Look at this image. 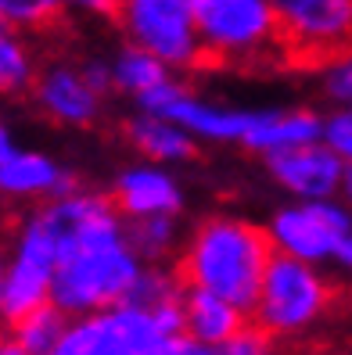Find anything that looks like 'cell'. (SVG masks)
Wrapping results in <instances>:
<instances>
[{
	"instance_id": "1",
	"label": "cell",
	"mask_w": 352,
	"mask_h": 355,
	"mask_svg": "<svg viewBox=\"0 0 352 355\" xmlns=\"http://www.w3.org/2000/svg\"><path fill=\"white\" fill-rule=\"evenodd\" d=\"M270 259L274 241L266 226L234 212H212L187 230L176 255V273L187 287L216 291L252 312Z\"/></svg>"
},
{
	"instance_id": "2",
	"label": "cell",
	"mask_w": 352,
	"mask_h": 355,
	"mask_svg": "<svg viewBox=\"0 0 352 355\" xmlns=\"http://www.w3.org/2000/svg\"><path fill=\"white\" fill-rule=\"evenodd\" d=\"M194 22L209 65L270 69L292 61L270 0H194Z\"/></svg>"
},
{
	"instance_id": "3",
	"label": "cell",
	"mask_w": 352,
	"mask_h": 355,
	"mask_svg": "<svg viewBox=\"0 0 352 355\" xmlns=\"http://www.w3.org/2000/svg\"><path fill=\"white\" fill-rule=\"evenodd\" d=\"M180 302L173 305L122 302L97 312H83V316H69L58 345L47 355H133L158 338L183 334Z\"/></svg>"
},
{
	"instance_id": "4",
	"label": "cell",
	"mask_w": 352,
	"mask_h": 355,
	"mask_svg": "<svg viewBox=\"0 0 352 355\" xmlns=\"http://www.w3.org/2000/svg\"><path fill=\"white\" fill-rule=\"evenodd\" d=\"M330 305H335V287L324 266L274 252L259 298L252 305V323L262 327L270 338H302L324 323Z\"/></svg>"
},
{
	"instance_id": "5",
	"label": "cell",
	"mask_w": 352,
	"mask_h": 355,
	"mask_svg": "<svg viewBox=\"0 0 352 355\" xmlns=\"http://www.w3.org/2000/svg\"><path fill=\"white\" fill-rule=\"evenodd\" d=\"M61 262V237L44 205H33L18 219L4 248V280H0V320L15 323L18 316L51 302L54 273Z\"/></svg>"
},
{
	"instance_id": "6",
	"label": "cell",
	"mask_w": 352,
	"mask_h": 355,
	"mask_svg": "<svg viewBox=\"0 0 352 355\" xmlns=\"http://www.w3.org/2000/svg\"><path fill=\"white\" fill-rule=\"evenodd\" d=\"M112 22L126 44L155 54L176 76L209 65L194 22V0H119Z\"/></svg>"
},
{
	"instance_id": "7",
	"label": "cell",
	"mask_w": 352,
	"mask_h": 355,
	"mask_svg": "<svg viewBox=\"0 0 352 355\" xmlns=\"http://www.w3.org/2000/svg\"><path fill=\"white\" fill-rule=\"evenodd\" d=\"M349 230H352V208L342 198L280 205L270 216V223H266L274 252L313 262V266L335 262L342 241L349 237Z\"/></svg>"
},
{
	"instance_id": "8",
	"label": "cell",
	"mask_w": 352,
	"mask_h": 355,
	"mask_svg": "<svg viewBox=\"0 0 352 355\" xmlns=\"http://www.w3.org/2000/svg\"><path fill=\"white\" fill-rule=\"evenodd\" d=\"M133 108L180 122L191 137H198V144H234V148H244L248 126H252V108L194 94L180 76H169L155 90L137 97Z\"/></svg>"
},
{
	"instance_id": "9",
	"label": "cell",
	"mask_w": 352,
	"mask_h": 355,
	"mask_svg": "<svg viewBox=\"0 0 352 355\" xmlns=\"http://www.w3.org/2000/svg\"><path fill=\"white\" fill-rule=\"evenodd\" d=\"M292 61L324 65L352 47V0H270Z\"/></svg>"
},
{
	"instance_id": "10",
	"label": "cell",
	"mask_w": 352,
	"mask_h": 355,
	"mask_svg": "<svg viewBox=\"0 0 352 355\" xmlns=\"http://www.w3.org/2000/svg\"><path fill=\"white\" fill-rule=\"evenodd\" d=\"M29 94L36 101V108L44 112V119H51L54 126H65V130L97 126L101 115H105V101H108V94L87 76L83 61H65V58H54L47 65H40Z\"/></svg>"
},
{
	"instance_id": "11",
	"label": "cell",
	"mask_w": 352,
	"mask_h": 355,
	"mask_svg": "<svg viewBox=\"0 0 352 355\" xmlns=\"http://www.w3.org/2000/svg\"><path fill=\"white\" fill-rule=\"evenodd\" d=\"M262 165H266V176L295 201H320V198L342 194L345 158L324 140L299 144V148H287V151H274L262 158Z\"/></svg>"
},
{
	"instance_id": "12",
	"label": "cell",
	"mask_w": 352,
	"mask_h": 355,
	"mask_svg": "<svg viewBox=\"0 0 352 355\" xmlns=\"http://www.w3.org/2000/svg\"><path fill=\"white\" fill-rule=\"evenodd\" d=\"M108 198L122 212V219H148V216H183L187 208V191L176 176L173 165L158 162H130L115 173Z\"/></svg>"
},
{
	"instance_id": "13",
	"label": "cell",
	"mask_w": 352,
	"mask_h": 355,
	"mask_svg": "<svg viewBox=\"0 0 352 355\" xmlns=\"http://www.w3.org/2000/svg\"><path fill=\"white\" fill-rule=\"evenodd\" d=\"M76 187H79L76 173L47 151L18 148L11 158L0 162V201L33 208V205L69 194Z\"/></svg>"
},
{
	"instance_id": "14",
	"label": "cell",
	"mask_w": 352,
	"mask_h": 355,
	"mask_svg": "<svg viewBox=\"0 0 352 355\" xmlns=\"http://www.w3.org/2000/svg\"><path fill=\"white\" fill-rule=\"evenodd\" d=\"M313 140H324V115L317 108H305V104H255L244 151L266 158L274 151H287Z\"/></svg>"
},
{
	"instance_id": "15",
	"label": "cell",
	"mask_w": 352,
	"mask_h": 355,
	"mask_svg": "<svg viewBox=\"0 0 352 355\" xmlns=\"http://www.w3.org/2000/svg\"><path fill=\"white\" fill-rule=\"evenodd\" d=\"M126 144L148 162H158V165H187L194 155H198V137H191L180 122L165 119V115H155V112H140L133 108V115L126 119Z\"/></svg>"
},
{
	"instance_id": "16",
	"label": "cell",
	"mask_w": 352,
	"mask_h": 355,
	"mask_svg": "<svg viewBox=\"0 0 352 355\" xmlns=\"http://www.w3.org/2000/svg\"><path fill=\"white\" fill-rule=\"evenodd\" d=\"M183 334L201 345H223L248 327L252 312L205 287H183Z\"/></svg>"
},
{
	"instance_id": "17",
	"label": "cell",
	"mask_w": 352,
	"mask_h": 355,
	"mask_svg": "<svg viewBox=\"0 0 352 355\" xmlns=\"http://www.w3.org/2000/svg\"><path fill=\"white\" fill-rule=\"evenodd\" d=\"M36 72H40V61L29 33L0 22V97H18L33 90Z\"/></svg>"
},
{
	"instance_id": "18",
	"label": "cell",
	"mask_w": 352,
	"mask_h": 355,
	"mask_svg": "<svg viewBox=\"0 0 352 355\" xmlns=\"http://www.w3.org/2000/svg\"><path fill=\"white\" fill-rule=\"evenodd\" d=\"M169 76H176L169 65H162L155 54L140 51L133 44H122L112 54V87H115V94L130 97V101H137L148 90H155L158 83H165Z\"/></svg>"
},
{
	"instance_id": "19",
	"label": "cell",
	"mask_w": 352,
	"mask_h": 355,
	"mask_svg": "<svg viewBox=\"0 0 352 355\" xmlns=\"http://www.w3.org/2000/svg\"><path fill=\"white\" fill-rule=\"evenodd\" d=\"M126 234L144 262H169L183 248V226L180 216H148V219H126Z\"/></svg>"
},
{
	"instance_id": "20",
	"label": "cell",
	"mask_w": 352,
	"mask_h": 355,
	"mask_svg": "<svg viewBox=\"0 0 352 355\" xmlns=\"http://www.w3.org/2000/svg\"><path fill=\"white\" fill-rule=\"evenodd\" d=\"M65 323H69V312H61L54 302H47V305L26 312V316H18L11 323V338L22 345L26 352H33V355H47L58 345Z\"/></svg>"
},
{
	"instance_id": "21",
	"label": "cell",
	"mask_w": 352,
	"mask_h": 355,
	"mask_svg": "<svg viewBox=\"0 0 352 355\" xmlns=\"http://www.w3.org/2000/svg\"><path fill=\"white\" fill-rule=\"evenodd\" d=\"M58 0H0V22H8L22 33H47L54 22H61Z\"/></svg>"
},
{
	"instance_id": "22",
	"label": "cell",
	"mask_w": 352,
	"mask_h": 355,
	"mask_svg": "<svg viewBox=\"0 0 352 355\" xmlns=\"http://www.w3.org/2000/svg\"><path fill=\"white\" fill-rule=\"evenodd\" d=\"M320 97L330 108H352V47L320 65Z\"/></svg>"
},
{
	"instance_id": "23",
	"label": "cell",
	"mask_w": 352,
	"mask_h": 355,
	"mask_svg": "<svg viewBox=\"0 0 352 355\" xmlns=\"http://www.w3.org/2000/svg\"><path fill=\"white\" fill-rule=\"evenodd\" d=\"M65 18H87V22H101V18H115L119 0H58Z\"/></svg>"
},
{
	"instance_id": "24",
	"label": "cell",
	"mask_w": 352,
	"mask_h": 355,
	"mask_svg": "<svg viewBox=\"0 0 352 355\" xmlns=\"http://www.w3.org/2000/svg\"><path fill=\"white\" fill-rule=\"evenodd\" d=\"M180 341H183V334H169V338H158L151 345H144L133 355H180Z\"/></svg>"
},
{
	"instance_id": "25",
	"label": "cell",
	"mask_w": 352,
	"mask_h": 355,
	"mask_svg": "<svg viewBox=\"0 0 352 355\" xmlns=\"http://www.w3.org/2000/svg\"><path fill=\"white\" fill-rule=\"evenodd\" d=\"M18 148H22V140H18L15 126H11L8 119H0V162H4V158H11Z\"/></svg>"
},
{
	"instance_id": "26",
	"label": "cell",
	"mask_w": 352,
	"mask_h": 355,
	"mask_svg": "<svg viewBox=\"0 0 352 355\" xmlns=\"http://www.w3.org/2000/svg\"><path fill=\"white\" fill-rule=\"evenodd\" d=\"M335 266H342L345 273H352V230H349V237H345V241H342V248H338Z\"/></svg>"
},
{
	"instance_id": "27",
	"label": "cell",
	"mask_w": 352,
	"mask_h": 355,
	"mask_svg": "<svg viewBox=\"0 0 352 355\" xmlns=\"http://www.w3.org/2000/svg\"><path fill=\"white\" fill-rule=\"evenodd\" d=\"M0 355H33V352H26L11 334H0Z\"/></svg>"
},
{
	"instance_id": "28",
	"label": "cell",
	"mask_w": 352,
	"mask_h": 355,
	"mask_svg": "<svg viewBox=\"0 0 352 355\" xmlns=\"http://www.w3.org/2000/svg\"><path fill=\"white\" fill-rule=\"evenodd\" d=\"M349 208H352V162H345V176H342V194H338Z\"/></svg>"
},
{
	"instance_id": "29",
	"label": "cell",
	"mask_w": 352,
	"mask_h": 355,
	"mask_svg": "<svg viewBox=\"0 0 352 355\" xmlns=\"http://www.w3.org/2000/svg\"><path fill=\"white\" fill-rule=\"evenodd\" d=\"M0 280H4V248H0Z\"/></svg>"
}]
</instances>
